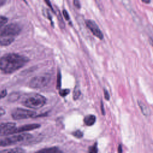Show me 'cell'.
Returning a JSON list of instances; mask_svg holds the SVG:
<instances>
[{
    "label": "cell",
    "instance_id": "cell-29",
    "mask_svg": "<svg viewBox=\"0 0 153 153\" xmlns=\"http://www.w3.org/2000/svg\"><path fill=\"white\" fill-rule=\"evenodd\" d=\"M142 2H145V3H146V4H148L150 2V1H145V0H142Z\"/></svg>",
    "mask_w": 153,
    "mask_h": 153
},
{
    "label": "cell",
    "instance_id": "cell-27",
    "mask_svg": "<svg viewBox=\"0 0 153 153\" xmlns=\"http://www.w3.org/2000/svg\"><path fill=\"white\" fill-rule=\"evenodd\" d=\"M5 2H6L5 1H1V0H0V8H1L2 5H4Z\"/></svg>",
    "mask_w": 153,
    "mask_h": 153
},
{
    "label": "cell",
    "instance_id": "cell-2",
    "mask_svg": "<svg viewBox=\"0 0 153 153\" xmlns=\"http://www.w3.org/2000/svg\"><path fill=\"white\" fill-rule=\"evenodd\" d=\"M46 98L37 93H33L26 96L22 102V103L25 106L33 109H38L43 107L46 103Z\"/></svg>",
    "mask_w": 153,
    "mask_h": 153
},
{
    "label": "cell",
    "instance_id": "cell-3",
    "mask_svg": "<svg viewBox=\"0 0 153 153\" xmlns=\"http://www.w3.org/2000/svg\"><path fill=\"white\" fill-rule=\"evenodd\" d=\"M32 137L29 133H19L0 138V146L14 145L27 141Z\"/></svg>",
    "mask_w": 153,
    "mask_h": 153
},
{
    "label": "cell",
    "instance_id": "cell-13",
    "mask_svg": "<svg viewBox=\"0 0 153 153\" xmlns=\"http://www.w3.org/2000/svg\"><path fill=\"white\" fill-rule=\"evenodd\" d=\"M138 105L141 109L142 114L145 116H149L151 114V111L149 108L142 101L138 100Z\"/></svg>",
    "mask_w": 153,
    "mask_h": 153
},
{
    "label": "cell",
    "instance_id": "cell-7",
    "mask_svg": "<svg viewBox=\"0 0 153 153\" xmlns=\"http://www.w3.org/2000/svg\"><path fill=\"white\" fill-rule=\"evenodd\" d=\"M16 124L13 122H4L0 123V136H8L14 134Z\"/></svg>",
    "mask_w": 153,
    "mask_h": 153
},
{
    "label": "cell",
    "instance_id": "cell-6",
    "mask_svg": "<svg viewBox=\"0 0 153 153\" xmlns=\"http://www.w3.org/2000/svg\"><path fill=\"white\" fill-rule=\"evenodd\" d=\"M36 112L33 111L21 108L14 109L11 112V117L15 120H20L36 117Z\"/></svg>",
    "mask_w": 153,
    "mask_h": 153
},
{
    "label": "cell",
    "instance_id": "cell-23",
    "mask_svg": "<svg viewBox=\"0 0 153 153\" xmlns=\"http://www.w3.org/2000/svg\"><path fill=\"white\" fill-rule=\"evenodd\" d=\"M73 2H74V5H75L76 8H81V5H80V3H79V2L78 1L75 0V1H74Z\"/></svg>",
    "mask_w": 153,
    "mask_h": 153
},
{
    "label": "cell",
    "instance_id": "cell-22",
    "mask_svg": "<svg viewBox=\"0 0 153 153\" xmlns=\"http://www.w3.org/2000/svg\"><path fill=\"white\" fill-rule=\"evenodd\" d=\"M63 14L66 20H69V16L68 14V13L65 10H63Z\"/></svg>",
    "mask_w": 153,
    "mask_h": 153
},
{
    "label": "cell",
    "instance_id": "cell-26",
    "mask_svg": "<svg viewBox=\"0 0 153 153\" xmlns=\"http://www.w3.org/2000/svg\"><path fill=\"white\" fill-rule=\"evenodd\" d=\"M101 109H102V114L104 115L105 114V112H104V109H103V103L101 101Z\"/></svg>",
    "mask_w": 153,
    "mask_h": 153
},
{
    "label": "cell",
    "instance_id": "cell-25",
    "mask_svg": "<svg viewBox=\"0 0 153 153\" xmlns=\"http://www.w3.org/2000/svg\"><path fill=\"white\" fill-rule=\"evenodd\" d=\"M45 2H46L47 4H48V5H49V7L51 8V9L53 11V7H51V4H50V1H45Z\"/></svg>",
    "mask_w": 153,
    "mask_h": 153
},
{
    "label": "cell",
    "instance_id": "cell-28",
    "mask_svg": "<svg viewBox=\"0 0 153 153\" xmlns=\"http://www.w3.org/2000/svg\"><path fill=\"white\" fill-rule=\"evenodd\" d=\"M118 153H121V145H119V148H118Z\"/></svg>",
    "mask_w": 153,
    "mask_h": 153
},
{
    "label": "cell",
    "instance_id": "cell-4",
    "mask_svg": "<svg viewBox=\"0 0 153 153\" xmlns=\"http://www.w3.org/2000/svg\"><path fill=\"white\" fill-rule=\"evenodd\" d=\"M21 30L22 28L19 24L10 23L5 26L0 31V38L14 40V37L20 33Z\"/></svg>",
    "mask_w": 153,
    "mask_h": 153
},
{
    "label": "cell",
    "instance_id": "cell-14",
    "mask_svg": "<svg viewBox=\"0 0 153 153\" xmlns=\"http://www.w3.org/2000/svg\"><path fill=\"white\" fill-rule=\"evenodd\" d=\"M81 94V91H80V89L78 87V85H76L74 90V92H73V98L74 100H76L79 98V97L80 96Z\"/></svg>",
    "mask_w": 153,
    "mask_h": 153
},
{
    "label": "cell",
    "instance_id": "cell-24",
    "mask_svg": "<svg viewBox=\"0 0 153 153\" xmlns=\"http://www.w3.org/2000/svg\"><path fill=\"white\" fill-rule=\"evenodd\" d=\"M5 114V110L2 107L0 106V117Z\"/></svg>",
    "mask_w": 153,
    "mask_h": 153
},
{
    "label": "cell",
    "instance_id": "cell-12",
    "mask_svg": "<svg viewBox=\"0 0 153 153\" xmlns=\"http://www.w3.org/2000/svg\"><path fill=\"white\" fill-rule=\"evenodd\" d=\"M96 122V117L94 115H88L84 118V123L87 126H93Z\"/></svg>",
    "mask_w": 153,
    "mask_h": 153
},
{
    "label": "cell",
    "instance_id": "cell-8",
    "mask_svg": "<svg viewBox=\"0 0 153 153\" xmlns=\"http://www.w3.org/2000/svg\"><path fill=\"white\" fill-rule=\"evenodd\" d=\"M85 25L87 27L90 29V30L92 32V33L97 37L99 39H102L103 38V35L99 29L97 25L91 20H86Z\"/></svg>",
    "mask_w": 153,
    "mask_h": 153
},
{
    "label": "cell",
    "instance_id": "cell-11",
    "mask_svg": "<svg viewBox=\"0 0 153 153\" xmlns=\"http://www.w3.org/2000/svg\"><path fill=\"white\" fill-rule=\"evenodd\" d=\"M25 151L20 147H15L13 148L5 149L0 151V153H25Z\"/></svg>",
    "mask_w": 153,
    "mask_h": 153
},
{
    "label": "cell",
    "instance_id": "cell-19",
    "mask_svg": "<svg viewBox=\"0 0 153 153\" xmlns=\"http://www.w3.org/2000/svg\"><path fill=\"white\" fill-rule=\"evenodd\" d=\"M70 93V90L69 89H62L59 91V94L62 97H65Z\"/></svg>",
    "mask_w": 153,
    "mask_h": 153
},
{
    "label": "cell",
    "instance_id": "cell-15",
    "mask_svg": "<svg viewBox=\"0 0 153 153\" xmlns=\"http://www.w3.org/2000/svg\"><path fill=\"white\" fill-rule=\"evenodd\" d=\"M97 143L95 142L92 146H90L88 148V153H97Z\"/></svg>",
    "mask_w": 153,
    "mask_h": 153
},
{
    "label": "cell",
    "instance_id": "cell-16",
    "mask_svg": "<svg viewBox=\"0 0 153 153\" xmlns=\"http://www.w3.org/2000/svg\"><path fill=\"white\" fill-rule=\"evenodd\" d=\"M8 22V18L4 16H0V29Z\"/></svg>",
    "mask_w": 153,
    "mask_h": 153
},
{
    "label": "cell",
    "instance_id": "cell-10",
    "mask_svg": "<svg viewBox=\"0 0 153 153\" xmlns=\"http://www.w3.org/2000/svg\"><path fill=\"white\" fill-rule=\"evenodd\" d=\"M35 153H63L62 151L56 146L46 148L40 149Z\"/></svg>",
    "mask_w": 153,
    "mask_h": 153
},
{
    "label": "cell",
    "instance_id": "cell-21",
    "mask_svg": "<svg viewBox=\"0 0 153 153\" xmlns=\"http://www.w3.org/2000/svg\"><path fill=\"white\" fill-rule=\"evenodd\" d=\"M104 96H105V98L107 100H109V98H110V96H109V94L108 93V91L106 90V89H104Z\"/></svg>",
    "mask_w": 153,
    "mask_h": 153
},
{
    "label": "cell",
    "instance_id": "cell-9",
    "mask_svg": "<svg viewBox=\"0 0 153 153\" xmlns=\"http://www.w3.org/2000/svg\"><path fill=\"white\" fill-rule=\"evenodd\" d=\"M40 126H41L39 124H25L23 126H21L18 127H16V128L14 131V134L22 133L25 131L33 130L40 127Z\"/></svg>",
    "mask_w": 153,
    "mask_h": 153
},
{
    "label": "cell",
    "instance_id": "cell-1",
    "mask_svg": "<svg viewBox=\"0 0 153 153\" xmlns=\"http://www.w3.org/2000/svg\"><path fill=\"white\" fill-rule=\"evenodd\" d=\"M29 59L23 55L10 53L0 58V71L5 74H12L23 68Z\"/></svg>",
    "mask_w": 153,
    "mask_h": 153
},
{
    "label": "cell",
    "instance_id": "cell-17",
    "mask_svg": "<svg viewBox=\"0 0 153 153\" xmlns=\"http://www.w3.org/2000/svg\"><path fill=\"white\" fill-rule=\"evenodd\" d=\"M61 79H62V76H61V74L60 71L58 72L57 75V84H56V88H60L61 86Z\"/></svg>",
    "mask_w": 153,
    "mask_h": 153
},
{
    "label": "cell",
    "instance_id": "cell-18",
    "mask_svg": "<svg viewBox=\"0 0 153 153\" xmlns=\"http://www.w3.org/2000/svg\"><path fill=\"white\" fill-rule=\"evenodd\" d=\"M72 135L76 138H81L83 136V133L81 131L78 130L74 131L72 133Z\"/></svg>",
    "mask_w": 153,
    "mask_h": 153
},
{
    "label": "cell",
    "instance_id": "cell-20",
    "mask_svg": "<svg viewBox=\"0 0 153 153\" xmlns=\"http://www.w3.org/2000/svg\"><path fill=\"white\" fill-rule=\"evenodd\" d=\"M7 95V89H3L0 91V100L5 97Z\"/></svg>",
    "mask_w": 153,
    "mask_h": 153
},
{
    "label": "cell",
    "instance_id": "cell-5",
    "mask_svg": "<svg viewBox=\"0 0 153 153\" xmlns=\"http://www.w3.org/2000/svg\"><path fill=\"white\" fill-rule=\"evenodd\" d=\"M51 79V75L48 74H44L35 76L29 81V85L32 88H41L45 87Z\"/></svg>",
    "mask_w": 153,
    "mask_h": 153
}]
</instances>
